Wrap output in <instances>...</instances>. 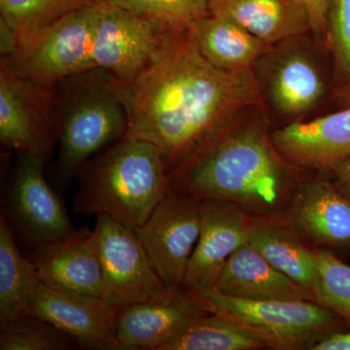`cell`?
Returning <instances> with one entry per match:
<instances>
[{"mask_svg":"<svg viewBox=\"0 0 350 350\" xmlns=\"http://www.w3.org/2000/svg\"><path fill=\"white\" fill-rule=\"evenodd\" d=\"M192 34L207 61L229 72L250 70L268 47L241 25L211 14L193 27Z\"/></svg>","mask_w":350,"mask_h":350,"instance_id":"44dd1931","label":"cell"},{"mask_svg":"<svg viewBox=\"0 0 350 350\" xmlns=\"http://www.w3.org/2000/svg\"><path fill=\"white\" fill-rule=\"evenodd\" d=\"M41 284L29 258L20 252L3 209L0 215V326L29 314L32 295Z\"/></svg>","mask_w":350,"mask_h":350,"instance_id":"7402d4cb","label":"cell"},{"mask_svg":"<svg viewBox=\"0 0 350 350\" xmlns=\"http://www.w3.org/2000/svg\"><path fill=\"white\" fill-rule=\"evenodd\" d=\"M206 310L185 291L120 308L117 338L126 350H160Z\"/></svg>","mask_w":350,"mask_h":350,"instance_id":"9a60e30c","label":"cell"},{"mask_svg":"<svg viewBox=\"0 0 350 350\" xmlns=\"http://www.w3.org/2000/svg\"><path fill=\"white\" fill-rule=\"evenodd\" d=\"M326 32L338 73L350 78V0H330Z\"/></svg>","mask_w":350,"mask_h":350,"instance_id":"f1b7e54d","label":"cell"},{"mask_svg":"<svg viewBox=\"0 0 350 350\" xmlns=\"http://www.w3.org/2000/svg\"><path fill=\"white\" fill-rule=\"evenodd\" d=\"M213 290L243 300L315 301L308 290L269 264L248 243L226 262Z\"/></svg>","mask_w":350,"mask_h":350,"instance_id":"ac0fdd59","label":"cell"},{"mask_svg":"<svg viewBox=\"0 0 350 350\" xmlns=\"http://www.w3.org/2000/svg\"><path fill=\"white\" fill-rule=\"evenodd\" d=\"M118 312L100 297L53 289L43 283L29 305V314L56 326L79 347L96 350H126L117 338Z\"/></svg>","mask_w":350,"mask_h":350,"instance_id":"7c38bea8","label":"cell"},{"mask_svg":"<svg viewBox=\"0 0 350 350\" xmlns=\"http://www.w3.org/2000/svg\"><path fill=\"white\" fill-rule=\"evenodd\" d=\"M200 199L170 191L135 230L154 269L172 291H181L200 232Z\"/></svg>","mask_w":350,"mask_h":350,"instance_id":"30bf717a","label":"cell"},{"mask_svg":"<svg viewBox=\"0 0 350 350\" xmlns=\"http://www.w3.org/2000/svg\"><path fill=\"white\" fill-rule=\"evenodd\" d=\"M27 257L46 286L103 298V269L94 230L82 228L66 238L39 244Z\"/></svg>","mask_w":350,"mask_h":350,"instance_id":"5bb4252c","label":"cell"},{"mask_svg":"<svg viewBox=\"0 0 350 350\" xmlns=\"http://www.w3.org/2000/svg\"><path fill=\"white\" fill-rule=\"evenodd\" d=\"M96 15L98 4L69 14L1 62L49 87L96 68L93 57Z\"/></svg>","mask_w":350,"mask_h":350,"instance_id":"ba28073f","label":"cell"},{"mask_svg":"<svg viewBox=\"0 0 350 350\" xmlns=\"http://www.w3.org/2000/svg\"><path fill=\"white\" fill-rule=\"evenodd\" d=\"M315 255L319 273L315 301L350 327V266L327 250H315Z\"/></svg>","mask_w":350,"mask_h":350,"instance_id":"83f0119b","label":"cell"},{"mask_svg":"<svg viewBox=\"0 0 350 350\" xmlns=\"http://www.w3.org/2000/svg\"><path fill=\"white\" fill-rule=\"evenodd\" d=\"M200 232L189 262L182 290L214 289L226 262L247 243L251 216L229 200L200 199Z\"/></svg>","mask_w":350,"mask_h":350,"instance_id":"4fadbf2b","label":"cell"},{"mask_svg":"<svg viewBox=\"0 0 350 350\" xmlns=\"http://www.w3.org/2000/svg\"><path fill=\"white\" fill-rule=\"evenodd\" d=\"M73 206L80 215L109 216L131 230L140 227L170 189L161 152L145 140L123 137L77 170Z\"/></svg>","mask_w":350,"mask_h":350,"instance_id":"3957f363","label":"cell"},{"mask_svg":"<svg viewBox=\"0 0 350 350\" xmlns=\"http://www.w3.org/2000/svg\"><path fill=\"white\" fill-rule=\"evenodd\" d=\"M337 178L338 188L350 198V157L333 170Z\"/></svg>","mask_w":350,"mask_h":350,"instance_id":"1f68e13d","label":"cell"},{"mask_svg":"<svg viewBox=\"0 0 350 350\" xmlns=\"http://www.w3.org/2000/svg\"><path fill=\"white\" fill-rule=\"evenodd\" d=\"M128 112L126 137L155 145L167 175L260 100L252 69L229 72L200 53L192 29L137 79H115Z\"/></svg>","mask_w":350,"mask_h":350,"instance_id":"6da1fadb","label":"cell"},{"mask_svg":"<svg viewBox=\"0 0 350 350\" xmlns=\"http://www.w3.org/2000/svg\"><path fill=\"white\" fill-rule=\"evenodd\" d=\"M231 126L167 175L170 189L229 200L250 215L280 217L297 192L282 157L261 131Z\"/></svg>","mask_w":350,"mask_h":350,"instance_id":"7a4b0ae2","label":"cell"},{"mask_svg":"<svg viewBox=\"0 0 350 350\" xmlns=\"http://www.w3.org/2000/svg\"><path fill=\"white\" fill-rule=\"evenodd\" d=\"M0 142L22 155L49 158L59 142L54 87L0 62Z\"/></svg>","mask_w":350,"mask_h":350,"instance_id":"52a82bcc","label":"cell"},{"mask_svg":"<svg viewBox=\"0 0 350 350\" xmlns=\"http://www.w3.org/2000/svg\"><path fill=\"white\" fill-rule=\"evenodd\" d=\"M54 103L59 142L55 169L57 182L66 189L83 163L126 137L128 112L115 78L103 68L57 82Z\"/></svg>","mask_w":350,"mask_h":350,"instance_id":"277c9868","label":"cell"},{"mask_svg":"<svg viewBox=\"0 0 350 350\" xmlns=\"http://www.w3.org/2000/svg\"><path fill=\"white\" fill-rule=\"evenodd\" d=\"M209 12L232 21L268 46L310 29L296 0H209Z\"/></svg>","mask_w":350,"mask_h":350,"instance_id":"ffe728a7","label":"cell"},{"mask_svg":"<svg viewBox=\"0 0 350 350\" xmlns=\"http://www.w3.org/2000/svg\"><path fill=\"white\" fill-rule=\"evenodd\" d=\"M286 221L314 243L350 246V198L330 182L315 180L299 188L288 207Z\"/></svg>","mask_w":350,"mask_h":350,"instance_id":"e0dca14e","label":"cell"},{"mask_svg":"<svg viewBox=\"0 0 350 350\" xmlns=\"http://www.w3.org/2000/svg\"><path fill=\"white\" fill-rule=\"evenodd\" d=\"M75 345L68 334L31 314L0 326V350H69Z\"/></svg>","mask_w":350,"mask_h":350,"instance_id":"4316f807","label":"cell"},{"mask_svg":"<svg viewBox=\"0 0 350 350\" xmlns=\"http://www.w3.org/2000/svg\"><path fill=\"white\" fill-rule=\"evenodd\" d=\"M310 350H350V332L332 333L313 345Z\"/></svg>","mask_w":350,"mask_h":350,"instance_id":"4dcf8cb0","label":"cell"},{"mask_svg":"<svg viewBox=\"0 0 350 350\" xmlns=\"http://www.w3.org/2000/svg\"><path fill=\"white\" fill-rule=\"evenodd\" d=\"M113 5L175 32L189 31L211 15L209 0H107Z\"/></svg>","mask_w":350,"mask_h":350,"instance_id":"484cf974","label":"cell"},{"mask_svg":"<svg viewBox=\"0 0 350 350\" xmlns=\"http://www.w3.org/2000/svg\"><path fill=\"white\" fill-rule=\"evenodd\" d=\"M48 157L22 155L6 196V217L29 243L57 241L76 231L57 193L44 175Z\"/></svg>","mask_w":350,"mask_h":350,"instance_id":"8fae6325","label":"cell"},{"mask_svg":"<svg viewBox=\"0 0 350 350\" xmlns=\"http://www.w3.org/2000/svg\"><path fill=\"white\" fill-rule=\"evenodd\" d=\"M306 12L310 29L317 33H323L327 29V15H328L330 0H296Z\"/></svg>","mask_w":350,"mask_h":350,"instance_id":"f546056e","label":"cell"},{"mask_svg":"<svg viewBox=\"0 0 350 350\" xmlns=\"http://www.w3.org/2000/svg\"><path fill=\"white\" fill-rule=\"evenodd\" d=\"M247 243L269 264L314 296L319 282L315 250L301 243L300 234L285 219L251 216Z\"/></svg>","mask_w":350,"mask_h":350,"instance_id":"d6986e66","label":"cell"},{"mask_svg":"<svg viewBox=\"0 0 350 350\" xmlns=\"http://www.w3.org/2000/svg\"><path fill=\"white\" fill-rule=\"evenodd\" d=\"M181 33L103 0L98 4L94 64L129 84L158 61Z\"/></svg>","mask_w":350,"mask_h":350,"instance_id":"8992f818","label":"cell"},{"mask_svg":"<svg viewBox=\"0 0 350 350\" xmlns=\"http://www.w3.org/2000/svg\"><path fill=\"white\" fill-rule=\"evenodd\" d=\"M206 312L223 315L256 334L269 349H310L344 321L314 301H251L215 290L186 292Z\"/></svg>","mask_w":350,"mask_h":350,"instance_id":"5b68a950","label":"cell"},{"mask_svg":"<svg viewBox=\"0 0 350 350\" xmlns=\"http://www.w3.org/2000/svg\"><path fill=\"white\" fill-rule=\"evenodd\" d=\"M267 345L234 320L207 312L200 315L160 350H256Z\"/></svg>","mask_w":350,"mask_h":350,"instance_id":"603a6c76","label":"cell"},{"mask_svg":"<svg viewBox=\"0 0 350 350\" xmlns=\"http://www.w3.org/2000/svg\"><path fill=\"white\" fill-rule=\"evenodd\" d=\"M94 230L103 269V299L107 304L120 310L175 292L157 273L135 230L105 214L96 215Z\"/></svg>","mask_w":350,"mask_h":350,"instance_id":"9c48e42d","label":"cell"},{"mask_svg":"<svg viewBox=\"0 0 350 350\" xmlns=\"http://www.w3.org/2000/svg\"><path fill=\"white\" fill-rule=\"evenodd\" d=\"M323 82L314 64L305 56L292 55L282 62L271 81V98L278 111L299 115L319 103Z\"/></svg>","mask_w":350,"mask_h":350,"instance_id":"d4e9b609","label":"cell"},{"mask_svg":"<svg viewBox=\"0 0 350 350\" xmlns=\"http://www.w3.org/2000/svg\"><path fill=\"white\" fill-rule=\"evenodd\" d=\"M100 1L103 0H0V19L15 32L18 52L69 14Z\"/></svg>","mask_w":350,"mask_h":350,"instance_id":"cb8c5ba5","label":"cell"},{"mask_svg":"<svg viewBox=\"0 0 350 350\" xmlns=\"http://www.w3.org/2000/svg\"><path fill=\"white\" fill-rule=\"evenodd\" d=\"M283 160L299 167L333 170L350 157V107L310 122H297L271 137Z\"/></svg>","mask_w":350,"mask_h":350,"instance_id":"2e32d148","label":"cell"}]
</instances>
